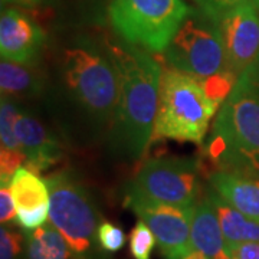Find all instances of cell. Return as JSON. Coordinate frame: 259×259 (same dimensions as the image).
<instances>
[{
  "label": "cell",
  "mask_w": 259,
  "mask_h": 259,
  "mask_svg": "<svg viewBox=\"0 0 259 259\" xmlns=\"http://www.w3.org/2000/svg\"><path fill=\"white\" fill-rule=\"evenodd\" d=\"M221 105L209 98L196 76L177 69L163 71L153 140H176L203 144Z\"/></svg>",
  "instance_id": "cell-3"
},
{
  "label": "cell",
  "mask_w": 259,
  "mask_h": 259,
  "mask_svg": "<svg viewBox=\"0 0 259 259\" xmlns=\"http://www.w3.org/2000/svg\"><path fill=\"white\" fill-rule=\"evenodd\" d=\"M0 221L2 225L16 222V206L10 186H0Z\"/></svg>",
  "instance_id": "cell-24"
},
{
  "label": "cell",
  "mask_w": 259,
  "mask_h": 259,
  "mask_svg": "<svg viewBox=\"0 0 259 259\" xmlns=\"http://www.w3.org/2000/svg\"><path fill=\"white\" fill-rule=\"evenodd\" d=\"M190 10L183 0H112L108 12L115 32L127 44L164 52Z\"/></svg>",
  "instance_id": "cell-6"
},
{
  "label": "cell",
  "mask_w": 259,
  "mask_h": 259,
  "mask_svg": "<svg viewBox=\"0 0 259 259\" xmlns=\"http://www.w3.org/2000/svg\"><path fill=\"white\" fill-rule=\"evenodd\" d=\"M222 36L226 68L241 76L259 58V10L241 6L218 20Z\"/></svg>",
  "instance_id": "cell-10"
},
{
  "label": "cell",
  "mask_w": 259,
  "mask_h": 259,
  "mask_svg": "<svg viewBox=\"0 0 259 259\" xmlns=\"http://www.w3.org/2000/svg\"><path fill=\"white\" fill-rule=\"evenodd\" d=\"M197 9L213 20H219L229 10L241 6H253L259 9V0H194Z\"/></svg>",
  "instance_id": "cell-21"
},
{
  "label": "cell",
  "mask_w": 259,
  "mask_h": 259,
  "mask_svg": "<svg viewBox=\"0 0 259 259\" xmlns=\"http://www.w3.org/2000/svg\"><path fill=\"white\" fill-rule=\"evenodd\" d=\"M200 190V161L189 157L151 158L125 189L124 203H164L192 207Z\"/></svg>",
  "instance_id": "cell-7"
},
{
  "label": "cell",
  "mask_w": 259,
  "mask_h": 259,
  "mask_svg": "<svg viewBox=\"0 0 259 259\" xmlns=\"http://www.w3.org/2000/svg\"><path fill=\"white\" fill-rule=\"evenodd\" d=\"M42 0H2L3 5H6V3H9V5H20V6H25V8L36 6Z\"/></svg>",
  "instance_id": "cell-26"
},
{
  "label": "cell",
  "mask_w": 259,
  "mask_h": 259,
  "mask_svg": "<svg viewBox=\"0 0 259 259\" xmlns=\"http://www.w3.org/2000/svg\"><path fill=\"white\" fill-rule=\"evenodd\" d=\"M13 98L2 97L0 102V186H8L18 168L26 164L16 136V120L20 114Z\"/></svg>",
  "instance_id": "cell-16"
},
{
  "label": "cell",
  "mask_w": 259,
  "mask_h": 259,
  "mask_svg": "<svg viewBox=\"0 0 259 259\" xmlns=\"http://www.w3.org/2000/svg\"><path fill=\"white\" fill-rule=\"evenodd\" d=\"M147 225L156 236L164 259H185L192 250V219L194 206L137 202L127 206Z\"/></svg>",
  "instance_id": "cell-9"
},
{
  "label": "cell",
  "mask_w": 259,
  "mask_h": 259,
  "mask_svg": "<svg viewBox=\"0 0 259 259\" xmlns=\"http://www.w3.org/2000/svg\"><path fill=\"white\" fill-rule=\"evenodd\" d=\"M156 236L143 221H139L130 233V252L134 259H151Z\"/></svg>",
  "instance_id": "cell-20"
},
{
  "label": "cell",
  "mask_w": 259,
  "mask_h": 259,
  "mask_svg": "<svg viewBox=\"0 0 259 259\" xmlns=\"http://www.w3.org/2000/svg\"><path fill=\"white\" fill-rule=\"evenodd\" d=\"M2 97L15 98L19 95H35L40 91V79L29 68V64H19L2 59L0 64Z\"/></svg>",
  "instance_id": "cell-19"
},
{
  "label": "cell",
  "mask_w": 259,
  "mask_h": 259,
  "mask_svg": "<svg viewBox=\"0 0 259 259\" xmlns=\"http://www.w3.org/2000/svg\"><path fill=\"white\" fill-rule=\"evenodd\" d=\"M49 193V221L69 243L79 259H98L100 212L79 180L69 171H58L45 179Z\"/></svg>",
  "instance_id": "cell-5"
},
{
  "label": "cell",
  "mask_w": 259,
  "mask_h": 259,
  "mask_svg": "<svg viewBox=\"0 0 259 259\" xmlns=\"http://www.w3.org/2000/svg\"><path fill=\"white\" fill-rule=\"evenodd\" d=\"M190 238L193 250H199L209 259H232L209 196L194 204Z\"/></svg>",
  "instance_id": "cell-15"
},
{
  "label": "cell",
  "mask_w": 259,
  "mask_h": 259,
  "mask_svg": "<svg viewBox=\"0 0 259 259\" xmlns=\"http://www.w3.org/2000/svg\"><path fill=\"white\" fill-rule=\"evenodd\" d=\"M25 239L22 233L3 225L0 229V259H19Z\"/></svg>",
  "instance_id": "cell-23"
},
{
  "label": "cell",
  "mask_w": 259,
  "mask_h": 259,
  "mask_svg": "<svg viewBox=\"0 0 259 259\" xmlns=\"http://www.w3.org/2000/svg\"><path fill=\"white\" fill-rule=\"evenodd\" d=\"M62 75L66 90L76 104L98 124H112L120 78L111 55L93 47H72L64 51Z\"/></svg>",
  "instance_id": "cell-4"
},
{
  "label": "cell",
  "mask_w": 259,
  "mask_h": 259,
  "mask_svg": "<svg viewBox=\"0 0 259 259\" xmlns=\"http://www.w3.org/2000/svg\"><path fill=\"white\" fill-rule=\"evenodd\" d=\"M45 42V33L32 19L16 9H6L0 18L2 59L29 64Z\"/></svg>",
  "instance_id": "cell-12"
},
{
  "label": "cell",
  "mask_w": 259,
  "mask_h": 259,
  "mask_svg": "<svg viewBox=\"0 0 259 259\" xmlns=\"http://www.w3.org/2000/svg\"><path fill=\"white\" fill-rule=\"evenodd\" d=\"M185 259H209L206 255H203L202 252H199V250H192Z\"/></svg>",
  "instance_id": "cell-28"
},
{
  "label": "cell",
  "mask_w": 259,
  "mask_h": 259,
  "mask_svg": "<svg viewBox=\"0 0 259 259\" xmlns=\"http://www.w3.org/2000/svg\"><path fill=\"white\" fill-rule=\"evenodd\" d=\"M209 183L226 203L259 222V176L218 170L210 175Z\"/></svg>",
  "instance_id": "cell-14"
},
{
  "label": "cell",
  "mask_w": 259,
  "mask_h": 259,
  "mask_svg": "<svg viewBox=\"0 0 259 259\" xmlns=\"http://www.w3.org/2000/svg\"><path fill=\"white\" fill-rule=\"evenodd\" d=\"M232 259H259V242H243L228 246Z\"/></svg>",
  "instance_id": "cell-25"
},
{
  "label": "cell",
  "mask_w": 259,
  "mask_h": 259,
  "mask_svg": "<svg viewBox=\"0 0 259 259\" xmlns=\"http://www.w3.org/2000/svg\"><path fill=\"white\" fill-rule=\"evenodd\" d=\"M98 243L105 252H118L125 243V235L121 228L111 222H102L98 228Z\"/></svg>",
  "instance_id": "cell-22"
},
{
  "label": "cell",
  "mask_w": 259,
  "mask_h": 259,
  "mask_svg": "<svg viewBox=\"0 0 259 259\" xmlns=\"http://www.w3.org/2000/svg\"><path fill=\"white\" fill-rule=\"evenodd\" d=\"M110 55L120 78L112 133L121 151L137 160L153 141L163 71L143 48L115 45L111 47Z\"/></svg>",
  "instance_id": "cell-1"
},
{
  "label": "cell",
  "mask_w": 259,
  "mask_h": 259,
  "mask_svg": "<svg viewBox=\"0 0 259 259\" xmlns=\"http://www.w3.org/2000/svg\"><path fill=\"white\" fill-rule=\"evenodd\" d=\"M10 190L16 206V225L25 232L36 231L49 218L51 193L47 182L37 173L22 166L10 180Z\"/></svg>",
  "instance_id": "cell-11"
},
{
  "label": "cell",
  "mask_w": 259,
  "mask_h": 259,
  "mask_svg": "<svg viewBox=\"0 0 259 259\" xmlns=\"http://www.w3.org/2000/svg\"><path fill=\"white\" fill-rule=\"evenodd\" d=\"M258 10H259V9H258Z\"/></svg>",
  "instance_id": "cell-29"
},
{
  "label": "cell",
  "mask_w": 259,
  "mask_h": 259,
  "mask_svg": "<svg viewBox=\"0 0 259 259\" xmlns=\"http://www.w3.org/2000/svg\"><path fill=\"white\" fill-rule=\"evenodd\" d=\"M246 71H248V72H249V74L252 75V78L255 79V82H256L259 85V58H258V59H256V62L252 65L250 68H248Z\"/></svg>",
  "instance_id": "cell-27"
},
{
  "label": "cell",
  "mask_w": 259,
  "mask_h": 259,
  "mask_svg": "<svg viewBox=\"0 0 259 259\" xmlns=\"http://www.w3.org/2000/svg\"><path fill=\"white\" fill-rule=\"evenodd\" d=\"M164 55L173 69L197 79L228 71L219 25L199 9H192L186 16Z\"/></svg>",
  "instance_id": "cell-8"
},
{
  "label": "cell",
  "mask_w": 259,
  "mask_h": 259,
  "mask_svg": "<svg viewBox=\"0 0 259 259\" xmlns=\"http://www.w3.org/2000/svg\"><path fill=\"white\" fill-rule=\"evenodd\" d=\"M28 259H79L54 225H44L26 232Z\"/></svg>",
  "instance_id": "cell-18"
},
{
  "label": "cell",
  "mask_w": 259,
  "mask_h": 259,
  "mask_svg": "<svg viewBox=\"0 0 259 259\" xmlns=\"http://www.w3.org/2000/svg\"><path fill=\"white\" fill-rule=\"evenodd\" d=\"M16 136L26 157L29 170L40 173L56 164L64 151L56 137L39 121L26 112H20L16 120Z\"/></svg>",
  "instance_id": "cell-13"
},
{
  "label": "cell",
  "mask_w": 259,
  "mask_h": 259,
  "mask_svg": "<svg viewBox=\"0 0 259 259\" xmlns=\"http://www.w3.org/2000/svg\"><path fill=\"white\" fill-rule=\"evenodd\" d=\"M207 196L216 210L228 246L243 242H259V222L245 216L238 209L232 207L219 194L214 193L212 189Z\"/></svg>",
  "instance_id": "cell-17"
},
{
  "label": "cell",
  "mask_w": 259,
  "mask_h": 259,
  "mask_svg": "<svg viewBox=\"0 0 259 259\" xmlns=\"http://www.w3.org/2000/svg\"><path fill=\"white\" fill-rule=\"evenodd\" d=\"M206 150L219 170L259 176V85L248 71L216 114Z\"/></svg>",
  "instance_id": "cell-2"
}]
</instances>
